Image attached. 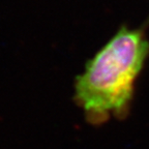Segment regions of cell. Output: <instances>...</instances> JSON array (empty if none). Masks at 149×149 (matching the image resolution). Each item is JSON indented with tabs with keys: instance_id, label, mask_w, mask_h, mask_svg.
<instances>
[{
	"instance_id": "1",
	"label": "cell",
	"mask_w": 149,
	"mask_h": 149,
	"mask_svg": "<svg viewBox=\"0 0 149 149\" xmlns=\"http://www.w3.org/2000/svg\"><path fill=\"white\" fill-rule=\"evenodd\" d=\"M149 55V42L126 26L93 56L74 81V102L91 124L126 115L135 84Z\"/></svg>"
}]
</instances>
